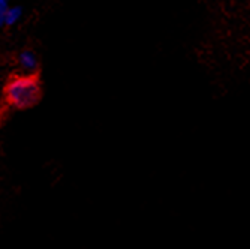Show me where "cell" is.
Masks as SVG:
<instances>
[{
	"label": "cell",
	"mask_w": 250,
	"mask_h": 249,
	"mask_svg": "<svg viewBox=\"0 0 250 249\" xmlns=\"http://www.w3.org/2000/svg\"><path fill=\"white\" fill-rule=\"evenodd\" d=\"M6 102L17 108L26 110L38 104L41 99V86L35 75L22 74L12 78L5 87Z\"/></svg>",
	"instance_id": "cell-1"
},
{
	"label": "cell",
	"mask_w": 250,
	"mask_h": 249,
	"mask_svg": "<svg viewBox=\"0 0 250 249\" xmlns=\"http://www.w3.org/2000/svg\"><path fill=\"white\" fill-rule=\"evenodd\" d=\"M18 63L21 66V69L24 71V74H30V75H35V72L38 69V65H39L38 56L30 50H24L20 53Z\"/></svg>",
	"instance_id": "cell-2"
},
{
	"label": "cell",
	"mask_w": 250,
	"mask_h": 249,
	"mask_svg": "<svg viewBox=\"0 0 250 249\" xmlns=\"http://www.w3.org/2000/svg\"><path fill=\"white\" fill-rule=\"evenodd\" d=\"M22 17V9L20 6H9V9L5 14V20H3V26H15L17 23H20Z\"/></svg>",
	"instance_id": "cell-3"
},
{
	"label": "cell",
	"mask_w": 250,
	"mask_h": 249,
	"mask_svg": "<svg viewBox=\"0 0 250 249\" xmlns=\"http://www.w3.org/2000/svg\"><path fill=\"white\" fill-rule=\"evenodd\" d=\"M8 9H9V0H0V27H3V20Z\"/></svg>",
	"instance_id": "cell-4"
}]
</instances>
